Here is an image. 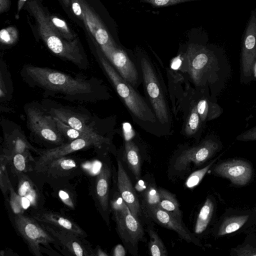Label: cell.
<instances>
[{"instance_id": "1", "label": "cell", "mask_w": 256, "mask_h": 256, "mask_svg": "<svg viewBox=\"0 0 256 256\" xmlns=\"http://www.w3.org/2000/svg\"><path fill=\"white\" fill-rule=\"evenodd\" d=\"M186 58L193 81L200 90L208 88L212 100L225 88L232 75L231 66L224 54H218L206 46H188Z\"/></svg>"}, {"instance_id": "2", "label": "cell", "mask_w": 256, "mask_h": 256, "mask_svg": "<svg viewBox=\"0 0 256 256\" xmlns=\"http://www.w3.org/2000/svg\"><path fill=\"white\" fill-rule=\"evenodd\" d=\"M97 54L101 66L134 120L146 130L150 126H154L158 122L150 104L119 74L98 48Z\"/></svg>"}, {"instance_id": "3", "label": "cell", "mask_w": 256, "mask_h": 256, "mask_svg": "<svg viewBox=\"0 0 256 256\" xmlns=\"http://www.w3.org/2000/svg\"><path fill=\"white\" fill-rule=\"evenodd\" d=\"M28 6L38 24V32L48 48L56 56L78 66L84 60V52L78 38L64 39L51 22L47 14L36 0H30Z\"/></svg>"}, {"instance_id": "4", "label": "cell", "mask_w": 256, "mask_h": 256, "mask_svg": "<svg viewBox=\"0 0 256 256\" xmlns=\"http://www.w3.org/2000/svg\"><path fill=\"white\" fill-rule=\"evenodd\" d=\"M146 98L160 126L170 130L171 116L162 83L154 64L142 56L138 62Z\"/></svg>"}, {"instance_id": "5", "label": "cell", "mask_w": 256, "mask_h": 256, "mask_svg": "<svg viewBox=\"0 0 256 256\" xmlns=\"http://www.w3.org/2000/svg\"><path fill=\"white\" fill-rule=\"evenodd\" d=\"M113 192L110 206L118 234L128 252L137 256L138 244L144 239L142 226L132 215L118 191Z\"/></svg>"}, {"instance_id": "6", "label": "cell", "mask_w": 256, "mask_h": 256, "mask_svg": "<svg viewBox=\"0 0 256 256\" xmlns=\"http://www.w3.org/2000/svg\"><path fill=\"white\" fill-rule=\"evenodd\" d=\"M25 70L32 82L46 89L70 95L92 92V86L89 82L58 70L31 65L26 66Z\"/></svg>"}, {"instance_id": "7", "label": "cell", "mask_w": 256, "mask_h": 256, "mask_svg": "<svg viewBox=\"0 0 256 256\" xmlns=\"http://www.w3.org/2000/svg\"><path fill=\"white\" fill-rule=\"evenodd\" d=\"M222 148V143L215 136L206 138L198 145L181 152L174 159L172 168L176 174H182L188 170L192 164L198 166L204 164Z\"/></svg>"}, {"instance_id": "8", "label": "cell", "mask_w": 256, "mask_h": 256, "mask_svg": "<svg viewBox=\"0 0 256 256\" xmlns=\"http://www.w3.org/2000/svg\"><path fill=\"white\" fill-rule=\"evenodd\" d=\"M17 232L24 240L32 253L42 256L40 245L48 246L56 242V240L34 218L17 214L14 218Z\"/></svg>"}, {"instance_id": "9", "label": "cell", "mask_w": 256, "mask_h": 256, "mask_svg": "<svg viewBox=\"0 0 256 256\" xmlns=\"http://www.w3.org/2000/svg\"><path fill=\"white\" fill-rule=\"evenodd\" d=\"M106 58L119 74L138 90L142 82L138 66L136 64L125 50L116 44L100 47Z\"/></svg>"}, {"instance_id": "10", "label": "cell", "mask_w": 256, "mask_h": 256, "mask_svg": "<svg viewBox=\"0 0 256 256\" xmlns=\"http://www.w3.org/2000/svg\"><path fill=\"white\" fill-rule=\"evenodd\" d=\"M256 63V17L252 16L244 34L240 58V82L250 84Z\"/></svg>"}, {"instance_id": "11", "label": "cell", "mask_w": 256, "mask_h": 256, "mask_svg": "<svg viewBox=\"0 0 256 256\" xmlns=\"http://www.w3.org/2000/svg\"><path fill=\"white\" fill-rule=\"evenodd\" d=\"M28 125L30 130L43 140L57 144H64L62 134L58 131L54 117L40 110L30 108L27 110Z\"/></svg>"}, {"instance_id": "12", "label": "cell", "mask_w": 256, "mask_h": 256, "mask_svg": "<svg viewBox=\"0 0 256 256\" xmlns=\"http://www.w3.org/2000/svg\"><path fill=\"white\" fill-rule=\"evenodd\" d=\"M214 172L218 176L228 178L234 184L244 186L252 178V169L248 162L233 159L218 164Z\"/></svg>"}, {"instance_id": "13", "label": "cell", "mask_w": 256, "mask_h": 256, "mask_svg": "<svg viewBox=\"0 0 256 256\" xmlns=\"http://www.w3.org/2000/svg\"><path fill=\"white\" fill-rule=\"evenodd\" d=\"M42 226L71 254L77 256H94V250L78 236L68 230L40 222Z\"/></svg>"}, {"instance_id": "14", "label": "cell", "mask_w": 256, "mask_h": 256, "mask_svg": "<svg viewBox=\"0 0 256 256\" xmlns=\"http://www.w3.org/2000/svg\"><path fill=\"white\" fill-rule=\"evenodd\" d=\"M144 213L158 224L176 232L188 242L198 244L197 240L181 220L159 207L146 209Z\"/></svg>"}, {"instance_id": "15", "label": "cell", "mask_w": 256, "mask_h": 256, "mask_svg": "<svg viewBox=\"0 0 256 256\" xmlns=\"http://www.w3.org/2000/svg\"><path fill=\"white\" fill-rule=\"evenodd\" d=\"M118 190L134 218L140 222L142 207L136 192L123 165L117 160Z\"/></svg>"}, {"instance_id": "16", "label": "cell", "mask_w": 256, "mask_h": 256, "mask_svg": "<svg viewBox=\"0 0 256 256\" xmlns=\"http://www.w3.org/2000/svg\"><path fill=\"white\" fill-rule=\"evenodd\" d=\"M50 113L52 116L71 127L90 135L98 144V148H101L104 144H109L108 140L100 135L80 115L62 108H52Z\"/></svg>"}, {"instance_id": "17", "label": "cell", "mask_w": 256, "mask_h": 256, "mask_svg": "<svg viewBox=\"0 0 256 256\" xmlns=\"http://www.w3.org/2000/svg\"><path fill=\"white\" fill-rule=\"evenodd\" d=\"M96 144L94 141L89 139L78 138L70 141L54 148L44 150L40 152V156L36 162V170H40L49 162L54 159L65 156L73 152L81 150Z\"/></svg>"}, {"instance_id": "18", "label": "cell", "mask_w": 256, "mask_h": 256, "mask_svg": "<svg viewBox=\"0 0 256 256\" xmlns=\"http://www.w3.org/2000/svg\"><path fill=\"white\" fill-rule=\"evenodd\" d=\"M32 217L40 222L70 232L79 236L84 238L86 232L70 218L56 212L48 210H40L35 212Z\"/></svg>"}, {"instance_id": "19", "label": "cell", "mask_w": 256, "mask_h": 256, "mask_svg": "<svg viewBox=\"0 0 256 256\" xmlns=\"http://www.w3.org/2000/svg\"><path fill=\"white\" fill-rule=\"evenodd\" d=\"M125 146L124 156L129 169L138 180L141 177V159L138 146L132 140V129L130 126H124Z\"/></svg>"}, {"instance_id": "20", "label": "cell", "mask_w": 256, "mask_h": 256, "mask_svg": "<svg viewBox=\"0 0 256 256\" xmlns=\"http://www.w3.org/2000/svg\"><path fill=\"white\" fill-rule=\"evenodd\" d=\"M111 172L109 167L104 165L97 174L95 182V194L102 212L106 214L110 208V189Z\"/></svg>"}, {"instance_id": "21", "label": "cell", "mask_w": 256, "mask_h": 256, "mask_svg": "<svg viewBox=\"0 0 256 256\" xmlns=\"http://www.w3.org/2000/svg\"><path fill=\"white\" fill-rule=\"evenodd\" d=\"M200 91V96L196 104L200 120L204 126L206 122L220 116L223 113L224 110L217 102L212 100L208 88H206Z\"/></svg>"}, {"instance_id": "22", "label": "cell", "mask_w": 256, "mask_h": 256, "mask_svg": "<svg viewBox=\"0 0 256 256\" xmlns=\"http://www.w3.org/2000/svg\"><path fill=\"white\" fill-rule=\"evenodd\" d=\"M36 150L22 136H8L5 138L3 154L10 156L16 153L31 154L30 150Z\"/></svg>"}, {"instance_id": "23", "label": "cell", "mask_w": 256, "mask_h": 256, "mask_svg": "<svg viewBox=\"0 0 256 256\" xmlns=\"http://www.w3.org/2000/svg\"><path fill=\"white\" fill-rule=\"evenodd\" d=\"M18 193L27 200L30 206L36 207L39 200V194L36 186L24 173L18 174Z\"/></svg>"}, {"instance_id": "24", "label": "cell", "mask_w": 256, "mask_h": 256, "mask_svg": "<svg viewBox=\"0 0 256 256\" xmlns=\"http://www.w3.org/2000/svg\"><path fill=\"white\" fill-rule=\"evenodd\" d=\"M76 162L66 156L59 158L48 162L39 171L46 172L52 175H60L76 168Z\"/></svg>"}, {"instance_id": "25", "label": "cell", "mask_w": 256, "mask_h": 256, "mask_svg": "<svg viewBox=\"0 0 256 256\" xmlns=\"http://www.w3.org/2000/svg\"><path fill=\"white\" fill-rule=\"evenodd\" d=\"M158 189L160 194L158 207L182 220V212L180 210L179 204L176 196L164 188Z\"/></svg>"}, {"instance_id": "26", "label": "cell", "mask_w": 256, "mask_h": 256, "mask_svg": "<svg viewBox=\"0 0 256 256\" xmlns=\"http://www.w3.org/2000/svg\"><path fill=\"white\" fill-rule=\"evenodd\" d=\"M214 205L210 198H207L201 208L196 222L194 231L196 234H201L207 228L212 217Z\"/></svg>"}, {"instance_id": "27", "label": "cell", "mask_w": 256, "mask_h": 256, "mask_svg": "<svg viewBox=\"0 0 256 256\" xmlns=\"http://www.w3.org/2000/svg\"><path fill=\"white\" fill-rule=\"evenodd\" d=\"M4 155L8 158L13 172L17 175L32 170L30 162L34 160L31 154L16 153L10 156Z\"/></svg>"}, {"instance_id": "28", "label": "cell", "mask_w": 256, "mask_h": 256, "mask_svg": "<svg viewBox=\"0 0 256 256\" xmlns=\"http://www.w3.org/2000/svg\"><path fill=\"white\" fill-rule=\"evenodd\" d=\"M248 218V215L236 216L226 218L220 226L218 235L222 236L238 230L244 224Z\"/></svg>"}, {"instance_id": "29", "label": "cell", "mask_w": 256, "mask_h": 256, "mask_svg": "<svg viewBox=\"0 0 256 256\" xmlns=\"http://www.w3.org/2000/svg\"><path fill=\"white\" fill-rule=\"evenodd\" d=\"M53 117L56 122V126L58 131L63 136L68 138L70 141H72L78 138L89 139L94 141L96 144V147L98 148V144L90 135L78 130L65 124L58 118L54 116Z\"/></svg>"}, {"instance_id": "30", "label": "cell", "mask_w": 256, "mask_h": 256, "mask_svg": "<svg viewBox=\"0 0 256 256\" xmlns=\"http://www.w3.org/2000/svg\"><path fill=\"white\" fill-rule=\"evenodd\" d=\"M204 126L198 114L196 103H194L186 122L184 132L186 136H190L196 134Z\"/></svg>"}, {"instance_id": "31", "label": "cell", "mask_w": 256, "mask_h": 256, "mask_svg": "<svg viewBox=\"0 0 256 256\" xmlns=\"http://www.w3.org/2000/svg\"><path fill=\"white\" fill-rule=\"evenodd\" d=\"M142 210L158 207L160 194L158 189L154 184H149L144 191L142 194Z\"/></svg>"}, {"instance_id": "32", "label": "cell", "mask_w": 256, "mask_h": 256, "mask_svg": "<svg viewBox=\"0 0 256 256\" xmlns=\"http://www.w3.org/2000/svg\"><path fill=\"white\" fill-rule=\"evenodd\" d=\"M148 233L150 238L148 244L150 254L152 256H167L168 251L166 247L156 232L148 227Z\"/></svg>"}, {"instance_id": "33", "label": "cell", "mask_w": 256, "mask_h": 256, "mask_svg": "<svg viewBox=\"0 0 256 256\" xmlns=\"http://www.w3.org/2000/svg\"><path fill=\"white\" fill-rule=\"evenodd\" d=\"M8 190L10 193V204L13 212L16 215L24 214L25 208L30 205V202L15 192L10 182Z\"/></svg>"}, {"instance_id": "34", "label": "cell", "mask_w": 256, "mask_h": 256, "mask_svg": "<svg viewBox=\"0 0 256 256\" xmlns=\"http://www.w3.org/2000/svg\"><path fill=\"white\" fill-rule=\"evenodd\" d=\"M50 20L54 28L66 40L72 41L76 36L72 33L64 20L54 16H49Z\"/></svg>"}, {"instance_id": "35", "label": "cell", "mask_w": 256, "mask_h": 256, "mask_svg": "<svg viewBox=\"0 0 256 256\" xmlns=\"http://www.w3.org/2000/svg\"><path fill=\"white\" fill-rule=\"evenodd\" d=\"M216 160V159H214L205 167L192 172L186 180V186L188 188H192L198 186Z\"/></svg>"}, {"instance_id": "36", "label": "cell", "mask_w": 256, "mask_h": 256, "mask_svg": "<svg viewBox=\"0 0 256 256\" xmlns=\"http://www.w3.org/2000/svg\"><path fill=\"white\" fill-rule=\"evenodd\" d=\"M8 162L2 158H0V186L3 194H5L8 190L9 184L10 182L6 166Z\"/></svg>"}, {"instance_id": "37", "label": "cell", "mask_w": 256, "mask_h": 256, "mask_svg": "<svg viewBox=\"0 0 256 256\" xmlns=\"http://www.w3.org/2000/svg\"><path fill=\"white\" fill-rule=\"evenodd\" d=\"M18 38L16 30L14 27L2 29L0 32V38L2 43L12 44L16 42Z\"/></svg>"}, {"instance_id": "38", "label": "cell", "mask_w": 256, "mask_h": 256, "mask_svg": "<svg viewBox=\"0 0 256 256\" xmlns=\"http://www.w3.org/2000/svg\"><path fill=\"white\" fill-rule=\"evenodd\" d=\"M236 140L242 142L256 141V126L238 134L236 137Z\"/></svg>"}, {"instance_id": "39", "label": "cell", "mask_w": 256, "mask_h": 256, "mask_svg": "<svg viewBox=\"0 0 256 256\" xmlns=\"http://www.w3.org/2000/svg\"><path fill=\"white\" fill-rule=\"evenodd\" d=\"M194 0H142L156 6H164Z\"/></svg>"}, {"instance_id": "40", "label": "cell", "mask_w": 256, "mask_h": 256, "mask_svg": "<svg viewBox=\"0 0 256 256\" xmlns=\"http://www.w3.org/2000/svg\"><path fill=\"white\" fill-rule=\"evenodd\" d=\"M235 252L236 255L238 256H256V248L247 244L236 249Z\"/></svg>"}, {"instance_id": "41", "label": "cell", "mask_w": 256, "mask_h": 256, "mask_svg": "<svg viewBox=\"0 0 256 256\" xmlns=\"http://www.w3.org/2000/svg\"><path fill=\"white\" fill-rule=\"evenodd\" d=\"M74 13L82 20L84 22V14L78 0H70Z\"/></svg>"}, {"instance_id": "42", "label": "cell", "mask_w": 256, "mask_h": 256, "mask_svg": "<svg viewBox=\"0 0 256 256\" xmlns=\"http://www.w3.org/2000/svg\"><path fill=\"white\" fill-rule=\"evenodd\" d=\"M148 182L144 179H139L137 180L134 188L136 192L142 194L148 185Z\"/></svg>"}, {"instance_id": "43", "label": "cell", "mask_w": 256, "mask_h": 256, "mask_svg": "<svg viewBox=\"0 0 256 256\" xmlns=\"http://www.w3.org/2000/svg\"><path fill=\"white\" fill-rule=\"evenodd\" d=\"M126 254V251L122 245L118 244L114 248L112 252L114 256H124Z\"/></svg>"}, {"instance_id": "44", "label": "cell", "mask_w": 256, "mask_h": 256, "mask_svg": "<svg viewBox=\"0 0 256 256\" xmlns=\"http://www.w3.org/2000/svg\"><path fill=\"white\" fill-rule=\"evenodd\" d=\"M10 6V0H0V14L7 11Z\"/></svg>"}, {"instance_id": "45", "label": "cell", "mask_w": 256, "mask_h": 256, "mask_svg": "<svg viewBox=\"0 0 256 256\" xmlns=\"http://www.w3.org/2000/svg\"><path fill=\"white\" fill-rule=\"evenodd\" d=\"M94 256H108V254L102 250L100 248H96L94 250Z\"/></svg>"}, {"instance_id": "46", "label": "cell", "mask_w": 256, "mask_h": 256, "mask_svg": "<svg viewBox=\"0 0 256 256\" xmlns=\"http://www.w3.org/2000/svg\"><path fill=\"white\" fill-rule=\"evenodd\" d=\"M181 64V61L178 58H176L174 60V62H172V66L174 69H177L178 66H180Z\"/></svg>"}, {"instance_id": "47", "label": "cell", "mask_w": 256, "mask_h": 256, "mask_svg": "<svg viewBox=\"0 0 256 256\" xmlns=\"http://www.w3.org/2000/svg\"><path fill=\"white\" fill-rule=\"evenodd\" d=\"M26 0H19L18 2V13H19L20 10L24 4V2Z\"/></svg>"}, {"instance_id": "48", "label": "cell", "mask_w": 256, "mask_h": 256, "mask_svg": "<svg viewBox=\"0 0 256 256\" xmlns=\"http://www.w3.org/2000/svg\"><path fill=\"white\" fill-rule=\"evenodd\" d=\"M62 2L66 6L68 7L70 4V0H61Z\"/></svg>"}, {"instance_id": "49", "label": "cell", "mask_w": 256, "mask_h": 256, "mask_svg": "<svg viewBox=\"0 0 256 256\" xmlns=\"http://www.w3.org/2000/svg\"></svg>"}, {"instance_id": "50", "label": "cell", "mask_w": 256, "mask_h": 256, "mask_svg": "<svg viewBox=\"0 0 256 256\" xmlns=\"http://www.w3.org/2000/svg\"></svg>"}]
</instances>
